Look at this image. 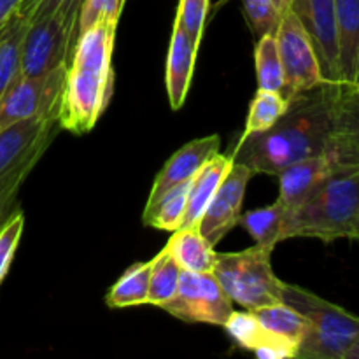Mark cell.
Masks as SVG:
<instances>
[{"label":"cell","instance_id":"cell-1","mask_svg":"<svg viewBox=\"0 0 359 359\" xmlns=\"http://www.w3.org/2000/svg\"><path fill=\"white\" fill-rule=\"evenodd\" d=\"M337 91L339 83L325 81L290 97L286 112L272 128L238 135L228 151L233 163L277 177L297 161L328 153L335 139Z\"/></svg>","mask_w":359,"mask_h":359},{"label":"cell","instance_id":"cell-2","mask_svg":"<svg viewBox=\"0 0 359 359\" xmlns=\"http://www.w3.org/2000/svg\"><path fill=\"white\" fill-rule=\"evenodd\" d=\"M116 28L102 23L81 32L70 56L60 98L58 123L60 128L74 135L91 132L111 102Z\"/></svg>","mask_w":359,"mask_h":359},{"label":"cell","instance_id":"cell-3","mask_svg":"<svg viewBox=\"0 0 359 359\" xmlns=\"http://www.w3.org/2000/svg\"><path fill=\"white\" fill-rule=\"evenodd\" d=\"M359 212V170L330 177L297 209L287 210L283 241L294 237L335 242L353 238Z\"/></svg>","mask_w":359,"mask_h":359},{"label":"cell","instance_id":"cell-4","mask_svg":"<svg viewBox=\"0 0 359 359\" xmlns=\"http://www.w3.org/2000/svg\"><path fill=\"white\" fill-rule=\"evenodd\" d=\"M283 302L309 321V332L298 347L302 359H344L359 335V316L297 284H283Z\"/></svg>","mask_w":359,"mask_h":359},{"label":"cell","instance_id":"cell-5","mask_svg":"<svg viewBox=\"0 0 359 359\" xmlns=\"http://www.w3.org/2000/svg\"><path fill=\"white\" fill-rule=\"evenodd\" d=\"M58 114L25 119L0 132V216L16 207V196L58 133Z\"/></svg>","mask_w":359,"mask_h":359},{"label":"cell","instance_id":"cell-6","mask_svg":"<svg viewBox=\"0 0 359 359\" xmlns=\"http://www.w3.org/2000/svg\"><path fill=\"white\" fill-rule=\"evenodd\" d=\"M273 249L256 244L238 252H217L212 273L233 304L245 311L283 302V284L273 273Z\"/></svg>","mask_w":359,"mask_h":359},{"label":"cell","instance_id":"cell-7","mask_svg":"<svg viewBox=\"0 0 359 359\" xmlns=\"http://www.w3.org/2000/svg\"><path fill=\"white\" fill-rule=\"evenodd\" d=\"M77 39L79 23L62 14H49L27 21L18 76L35 79L58 67H67Z\"/></svg>","mask_w":359,"mask_h":359},{"label":"cell","instance_id":"cell-8","mask_svg":"<svg viewBox=\"0 0 359 359\" xmlns=\"http://www.w3.org/2000/svg\"><path fill=\"white\" fill-rule=\"evenodd\" d=\"M161 309L186 323L224 326L233 312V302L212 272L196 273L182 270L177 293Z\"/></svg>","mask_w":359,"mask_h":359},{"label":"cell","instance_id":"cell-9","mask_svg":"<svg viewBox=\"0 0 359 359\" xmlns=\"http://www.w3.org/2000/svg\"><path fill=\"white\" fill-rule=\"evenodd\" d=\"M276 39L284 69V97L290 98L325 83L314 44L293 11L283 18Z\"/></svg>","mask_w":359,"mask_h":359},{"label":"cell","instance_id":"cell-10","mask_svg":"<svg viewBox=\"0 0 359 359\" xmlns=\"http://www.w3.org/2000/svg\"><path fill=\"white\" fill-rule=\"evenodd\" d=\"M67 67H58L35 79L18 76L0 102V132L32 118L58 114Z\"/></svg>","mask_w":359,"mask_h":359},{"label":"cell","instance_id":"cell-11","mask_svg":"<svg viewBox=\"0 0 359 359\" xmlns=\"http://www.w3.org/2000/svg\"><path fill=\"white\" fill-rule=\"evenodd\" d=\"M252 170L242 163L231 165L207 209L198 221V231L216 248L224 235L238 224L244 203L245 188L252 177Z\"/></svg>","mask_w":359,"mask_h":359},{"label":"cell","instance_id":"cell-12","mask_svg":"<svg viewBox=\"0 0 359 359\" xmlns=\"http://www.w3.org/2000/svg\"><path fill=\"white\" fill-rule=\"evenodd\" d=\"M291 11L314 44L325 79L340 83L335 0H293Z\"/></svg>","mask_w":359,"mask_h":359},{"label":"cell","instance_id":"cell-13","mask_svg":"<svg viewBox=\"0 0 359 359\" xmlns=\"http://www.w3.org/2000/svg\"><path fill=\"white\" fill-rule=\"evenodd\" d=\"M340 172H356L344 165L335 151H328L321 156L305 158L284 168L279 177V202L287 210L297 209L312 193L318 191L330 177Z\"/></svg>","mask_w":359,"mask_h":359},{"label":"cell","instance_id":"cell-14","mask_svg":"<svg viewBox=\"0 0 359 359\" xmlns=\"http://www.w3.org/2000/svg\"><path fill=\"white\" fill-rule=\"evenodd\" d=\"M219 137L217 135H207L202 139H195L182 146L181 149L175 151L167 163L163 165L160 172H158L156 179H154L153 186H151L149 198H147L146 205L156 202L161 195L168 191V189L175 188V186L182 184L186 181H191L196 175V172L214 156L219 153Z\"/></svg>","mask_w":359,"mask_h":359},{"label":"cell","instance_id":"cell-15","mask_svg":"<svg viewBox=\"0 0 359 359\" xmlns=\"http://www.w3.org/2000/svg\"><path fill=\"white\" fill-rule=\"evenodd\" d=\"M198 46L200 42L174 21L167 55V70H165V86H167L168 102L174 111H179L184 105L189 93Z\"/></svg>","mask_w":359,"mask_h":359},{"label":"cell","instance_id":"cell-16","mask_svg":"<svg viewBox=\"0 0 359 359\" xmlns=\"http://www.w3.org/2000/svg\"><path fill=\"white\" fill-rule=\"evenodd\" d=\"M238 347L249 349L262 359L297 358L298 347L283 339L270 335L252 311H235L223 326Z\"/></svg>","mask_w":359,"mask_h":359},{"label":"cell","instance_id":"cell-17","mask_svg":"<svg viewBox=\"0 0 359 359\" xmlns=\"http://www.w3.org/2000/svg\"><path fill=\"white\" fill-rule=\"evenodd\" d=\"M231 165H233V158L230 156V153H221L219 151L196 172L195 177L191 179V186H189L188 205H186V214L181 228L198 226L203 210L207 209L212 196L216 195L217 188L230 172Z\"/></svg>","mask_w":359,"mask_h":359},{"label":"cell","instance_id":"cell-18","mask_svg":"<svg viewBox=\"0 0 359 359\" xmlns=\"http://www.w3.org/2000/svg\"><path fill=\"white\" fill-rule=\"evenodd\" d=\"M340 83L356 84L359 76V0H335Z\"/></svg>","mask_w":359,"mask_h":359},{"label":"cell","instance_id":"cell-19","mask_svg":"<svg viewBox=\"0 0 359 359\" xmlns=\"http://www.w3.org/2000/svg\"><path fill=\"white\" fill-rule=\"evenodd\" d=\"M167 249L182 270L196 273L212 272L217 252L214 245L198 231V226L179 228L172 231Z\"/></svg>","mask_w":359,"mask_h":359},{"label":"cell","instance_id":"cell-20","mask_svg":"<svg viewBox=\"0 0 359 359\" xmlns=\"http://www.w3.org/2000/svg\"><path fill=\"white\" fill-rule=\"evenodd\" d=\"M258 318L259 325L270 333V335L283 339L293 346L300 347L302 340L309 332V321L297 311L284 302L266 305V307L252 311Z\"/></svg>","mask_w":359,"mask_h":359},{"label":"cell","instance_id":"cell-21","mask_svg":"<svg viewBox=\"0 0 359 359\" xmlns=\"http://www.w3.org/2000/svg\"><path fill=\"white\" fill-rule=\"evenodd\" d=\"M153 259L144 263H135L130 266L114 286L109 290L105 297V304L111 309H126L147 305V294H149V277Z\"/></svg>","mask_w":359,"mask_h":359},{"label":"cell","instance_id":"cell-22","mask_svg":"<svg viewBox=\"0 0 359 359\" xmlns=\"http://www.w3.org/2000/svg\"><path fill=\"white\" fill-rule=\"evenodd\" d=\"M189 186H191V181L182 182V184L168 189L154 203L146 205L142 214L144 224L165 231L179 230L182 219H184L186 205H188Z\"/></svg>","mask_w":359,"mask_h":359},{"label":"cell","instance_id":"cell-23","mask_svg":"<svg viewBox=\"0 0 359 359\" xmlns=\"http://www.w3.org/2000/svg\"><path fill=\"white\" fill-rule=\"evenodd\" d=\"M286 214L287 209L283 205V202L277 200L272 205L241 214L238 223L249 231V235L255 238L256 244L273 249L279 242H283Z\"/></svg>","mask_w":359,"mask_h":359},{"label":"cell","instance_id":"cell-24","mask_svg":"<svg viewBox=\"0 0 359 359\" xmlns=\"http://www.w3.org/2000/svg\"><path fill=\"white\" fill-rule=\"evenodd\" d=\"M25 30H27V21L16 13L0 32V102L18 77Z\"/></svg>","mask_w":359,"mask_h":359},{"label":"cell","instance_id":"cell-25","mask_svg":"<svg viewBox=\"0 0 359 359\" xmlns=\"http://www.w3.org/2000/svg\"><path fill=\"white\" fill-rule=\"evenodd\" d=\"M182 269L175 262L174 256L165 245L160 252L153 258L149 277V294H147V305L163 307L167 302L174 298L177 293L179 283H181Z\"/></svg>","mask_w":359,"mask_h":359},{"label":"cell","instance_id":"cell-26","mask_svg":"<svg viewBox=\"0 0 359 359\" xmlns=\"http://www.w3.org/2000/svg\"><path fill=\"white\" fill-rule=\"evenodd\" d=\"M255 63L259 90H272L283 93L284 69L276 35L266 34L258 37L255 48Z\"/></svg>","mask_w":359,"mask_h":359},{"label":"cell","instance_id":"cell-27","mask_svg":"<svg viewBox=\"0 0 359 359\" xmlns=\"http://www.w3.org/2000/svg\"><path fill=\"white\" fill-rule=\"evenodd\" d=\"M287 104H290V98L284 97L280 91L259 90L258 88V93L249 105L245 128L242 133L251 135V133H259L272 128L277 119L286 112Z\"/></svg>","mask_w":359,"mask_h":359},{"label":"cell","instance_id":"cell-28","mask_svg":"<svg viewBox=\"0 0 359 359\" xmlns=\"http://www.w3.org/2000/svg\"><path fill=\"white\" fill-rule=\"evenodd\" d=\"M293 0H242L244 16L256 37L276 35L280 21L291 11Z\"/></svg>","mask_w":359,"mask_h":359},{"label":"cell","instance_id":"cell-29","mask_svg":"<svg viewBox=\"0 0 359 359\" xmlns=\"http://www.w3.org/2000/svg\"><path fill=\"white\" fill-rule=\"evenodd\" d=\"M335 133L359 147V84L339 83L335 100Z\"/></svg>","mask_w":359,"mask_h":359},{"label":"cell","instance_id":"cell-30","mask_svg":"<svg viewBox=\"0 0 359 359\" xmlns=\"http://www.w3.org/2000/svg\"><path fill=\"white\" fill-rule=\"evenodd\" d=\"M23 210L16 207L13 214L6 219V223L2 224V228H0V284H2L7 272H9L11 263H13L16 249L20 245L21 235H23Z\"/></svg>","mask_w":359,"mask_h":359},{"label":"cell","instance_id":"cell-31","mask_svg":"<svg viewBox=\"0 0 359 359\" xmlns=\"http://www.w3.org/2000/svg\"><path fill=\"white\" fill-rule=\"evenodd\" d=\"M121 11V0H84L79 11V34L102 23L118 27Z\"/></svg>","mask_w":359,"mask_h":359},{"label":"cell","instance_id":"cell-32","mask_svg":"<svg viewBox=\"0 0 359 359\" xmlns=\"http://www.w3.org/2000/svg\"><path fill=\"white\" fill-rule=\"evenodd\" d=\"M83 2L84 0H30L27 4H21L18 14L25 21L49 16V14H62V16L76 20L79 23V11Z\"/></svg>","mask_w":359,"mask_h":359},{"label":"cell","instance_id":"cell-33","mask_svg":"<svg viewBox=\"0 0 359 359\" xmlns=\"http://www.w3.org/2000/svg\"><path fill=\"white\" fill-rule=\"evenodd\" d=\"M210 0H179L175 23L181 25L191 37L202 41L209 16Z\"/></svg>","mask_w":359,"mask_h":359},{"label":"cell","instance_id":"cell-34","mask_svg":"<svg viewBox=\"0 0 359 359\" xmlns=\"http://www.w3.org/2000/svg\"><path fill=\"white\" fill-rule=\"evenodd\" d=\"M23 0H0V32L13 20Z\"/></svg>","mask_w":359,"mask_h":359},{"label":"cell","instance_id":"cell-35","mask_svg":"<svg viewBox=\"0 0 359 359\" xmlns=\"http://www.w3.org/2000/svg\"><path fill=\"white\" fill-rule=\"evenodd\" d=\"M344 359H359V335L356 337V340L351 344V347L347 349L346 358H344Z\"/></svg>","mask_w":359,"mask_h":359},{"label":"cell","instance_id":"cell-36","mask_svg":"<svg viewBox=\"0 0 359 359\" xmlns=\"http://www.w3.org/2000/svg\"><path fill=\"white\" fill-rule=\"evenodd\" d=\"M353 241H359V212L356 217V223H354V231H353Z\"/></svg>","mask_w":359,"mask_h":359},{"label":"cell","instance_id":"cell-37","mask_svg":"<svg viewBox=\"0 0 359 359\" xmlns=\"http://www.w3.org/2000/svg\"><path fill=\"white\" fill-rule=\"evenodd\" d=\"M14 209H16V207H14ZM14 209H13V210H14ZM13 210H9V212H6V214H2V216H0V228H2V224L6 223L7 217H9L11 214H13Z\"/></svg>","mask_w":359,"mask_h":359},{"label":"cell","instance_id":"cell-38","mask_svg":"<svg viewBox=\"0 0 359 359\" xmlns=\"http://www.w3.org/2000/svg\"><path fill=\"white\" fill-rule=\"evenodd\" d=\"M125 4H126V0H121V6H123V7H125Z\"/></svg>","mask_w":359,"mask_h":359},{"label":"cell","instance_id":"cell-39","mask_svg":"<svg viewBox=\"0 0 359 359\" xmlns=\"http://www.w3.org/2000/svg\"><path fill=\"white\" fill-rule=\"evenodd\" d=\"M356 84H359V76H358V83Z\"/></svg>","mask_w":359,"mask_h":359}]
</instances>
